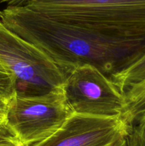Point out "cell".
Wrapping results in <instances>:
<instances>
[{
	"instance_id": "1",
	"label": "cell",
	"mask_w": 145,
	"mask_h": 146,
	"mask_svg": "<svg viewBox=\"0 0 145 146\" xmlns=\"http://www.w3.org/2000/svg\"><path fill=\"white\" fill-rule=\"evenodd\" d=\"M0 20L47 54L66 76L88 64L111 78L145 54V37L106 35L52 19L24 5L7 7L1 11Z\"/></svg>"
},
{
	"instance_id": "2",
	"label": "cell",
	"mask_w": 145,
	"mask_h": 146,
	"mask_svg": "<svg viewBox=\"0 0 145 146\" xmlns=\"http://www.w3.org/2000/svg\"><path fill=\"white\" fill-rule=\"evenodd\" d=\"M45 17L106 35L145 37V0H29Z\"/></svg>"
},
{
	"instance_id": "3",
	"label": "cell",
	"mask_w": 145,
	"mask_h": 146,
	"mask_svg": "<svg viewBox=\"0 0 145 146\" xmlns=\"http://www.w3.org/2000/svg\"><path fill=\"white\" fill-rule=\"evenodd\" d=\"M0 60L15 78L16 94L44 95L62 88L66 75L47 54L0 21Z\"/></svg>"
},
{
	"instance_id": "4",
	"label": "cell",
	"mask_w": 145,
	"mask_h": 146,
	"mask_svg": "<svg viewBox=\"0 0 145 146\" xmlns=\"http://www.w3.org/2000/svg\"><path fill=\"white\" fill-rule=\"evenodd\" d=\"M62 88L44 95L15 94L9 101L7 125L24 146H31L49 138L73 115Z\"/></svg>"
},
{
	"instance_id": "5",
	"label": "cell",
	"mask_w": 145,
	"mask_h": 146,
	"mask_svg": "<svg viewBox=\"0 0 145 146\" xmlns=\"http://www.w3.org/2000/svg\"><path fill=\"white\" fill-rule=\"evenodd\" d=\"M73 113L101 118L121 117L125 107L124 94L109 77L91 65L75 68L63 86Z\"/></svg>"
},
{
	"instance_id": "6",
	"label": "cell",
	"mask_w": 145,
	"mask_h": 146,
	"mask_svg": "<svg viewBox=\"0 0 145 146\" xmlns=\"http://www.w3.org/2000/svg\"><path fill=\"white\" fill-rule=\"evenodd\" d=\"M132 128L121 117L74 113L53 135L31 146H111Z\"/></svg>"
},
{
	"instance_id": "7",
	"label": "cell",
	"mask_w": 145,
	"mask_h": 146,
	"mask_svg": "<svg viewBox=\"0 0 145 146\" xmlns=\"http://www.w3.org/2000/svg\"><path fill=\"white\" fill-rule=\"evenodd\" d=\"M124 96L125 107L121 118L133 126L145 116V79L129 86Z\"/></svg>"
},
{
	"instance_id": "8",
	"label": "cell",
	"mask_w": 145,
	"mask_h": 146,
	"mask_svg": "<svg viewBox=\"0 0 145 146\" xmlns=\"http://www.w3.org/2000/svg\"><path fill=\"white\" fill-rule=\"evenodd\" d=\"M119 91L124 92L131 86L145 79V54L127 68L110 78Z\"/></svg>"
},
{
	"instance_id": "9",
	"label": "cell",
	"mask_w": 145,
	"mask_h": 146,
	"mask_svg": "<svg viewBox=\"0 0 145 146\" xmlns=\"http://www.w3.org/2000/svg\"><path fill=\"white\" fill-rule=\"evenodd\" d=\"M15 94V78L9 69L0 60V98L9 103Z\"/></svg>"
},
{
	"instance_id": "10",
	"label": "cell",
	"mask_w": 145,
	"mask_h": 146,
	"mask_svg": "<svg viewBox=\"0 0 145 146\" xmlns=\"http://www.w3.org/2000/svg\"><path fill=\"white\" fill-rule=\"evenodd\" d=\"M128 143L129 146H145V138L134 125L128 135Z\"/></svg>"
},
{
	"instance_id": "11",
	"label": "cell",
	"mask_w": 145,
	"mask_h": 146,
	"mask_svg": "<svg viewBox=\"0 0 145 146\" xmlns=\"http://www.w3.org/2000/svg\"><path fill=\"white\" fill-rule=\"evenodd\" d=\"M8 102L0 98V129L7 126V113Z\"/></svg>"
},
{
	"instance_id": "12",
	"label": "cell",
	"mask_w": 145,
	"mask_h": 146,
	"mask_svg": "<svg viewBox=\"0 0 145 146\" xmlns=\"http://www.w3.org/2000/svg\"><path fill=\"white\" fill-rule=\"evenodd\" d=\"M0 146H24L15 137L10 136L0 138Z\"/></svg>"
},
{
	"instance_id": "13",
	"label": "cell",
	"mask_w": 145,
	"mask_h": 146,
	"mask_svg": "<svg viewBox=\"0 0 145 146\" xmlns=\"http://www.w3.org/2000/svg\"><path fill=\"white\" fill-rule=\"evenodd\" d=\"M29 0H0V3L7 4V7H18L24 6Z\"/></svg>"
},
{
	"instance_id": "14",
	"label": "cell",
	"mask_w": 145,
	"mask_h": 146,
	"mask_svg": "<svg viewBox=\"0 0 145 146\" xmlns=\"http://www.w3.org/2000/svg\"><path fill=\"white\" fill-rule=\"evenodd\" d=\"M134 126V125H133ZM134 126L139 130V132L141 133L144 138H145V116L141 118L137 123L134 125Z\"/></svg>"
},
{
	"instance_id": "15",
	"label": "cell",
	"mask_w": 145,
	"mask_h": 146,
	"mask_svg": "<svg viewBox=\"0 0 145 146\" xmlns=\"http://www.w3.org/2000/svg\"><path fill=\"white\" fill-rule=\"evenodd\" d=\"M111 146H129L128 143V135L121 137L118 140H117Z\"/></svg>"
},
{
	"instance_id": "16",
	"label": "cell",
	"mask_w": 145,
	"mask_h": 146,
	"mask_svg": "<svg viewBox=\"0 0 145 146\" xmlns=\"http://www.w3.org/2000/svg\"><path fill=\"white\" fill-rule=\"evenodd\" d=\"M10 136H14L13 135V133H11V131H10V129L9 128V127L6 126L5 128H1L0 129V138H5V137H10Z\"/></svg>"
},
{
	"instance_id": "17",
	"label": "cell",
	"mask_w": 145,
	"mask_h": 146,
	"mask_svg": "<svg viewBox=\"0 0 145 146\" xmlns=\"http://www.w3.org/2000/svg\"><path fill=\"white\" fill-rule=\"evenodd\" d=\"M0 16H1V11H0ZM1 21V20H0Z\"/></svg>"
}]
</instances>
